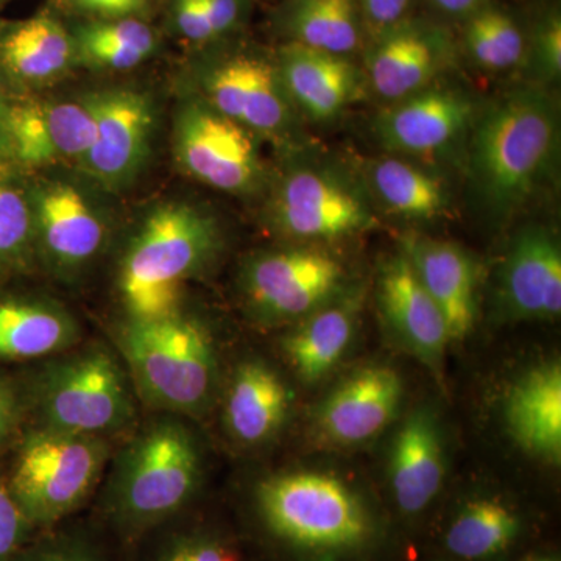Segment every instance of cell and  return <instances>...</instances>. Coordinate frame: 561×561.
I'll return each instance as SVG.
<instances>
[{"label":"cell","mask_w":561,"mask_h":561,"mask_svg":"<svg viewBox=\"0 0 561 561\" xmlns=\"http://www.w3.org/2000/svg\"><path fill=\"white\" fill-rule=\"evenodd\" d=\"M276 68L290 103L312 119H332L359 98L360 72L342 55L294 43L280 51Z\"/></svg>","instance_id":"d6986e66"},{"label":"cell","mask_w":561,"mask_h":561,"mask_svg":"<svg viewBox=\"0 0 561 561\" xmlns=\"http://www.w3.org/2000/svg\"><path fill=\"white\" fill-rule=\"evenodd\" d=\"M445 38L419 25H397L381 36L368 57L373 90L389 101L423 91L446 61Z\"/></svg>","instance_id":"7402d4cb"},{"label":"cell","mask_w":561,"mask_h":561,"mask_svg":"<svg viewBox=\"0 0 561 561\" xmlns=\"http://www.w3.org/2000/svg\"><path fill=\"white\" fill-rule=\"evenodd\" d=\"M256 502L271 534L302 551H354L373 535L364 502L331 476L291 472L265 479Z\"/></svg>","instance_id":"5b68a950"},{"label":"cell","mask_w":561,"mask_h":561,"mask_svg":"<svg viewBox=\"0 0 561 561\" xmlns=\"http://www.w3.org/2000/svg\"><path fill=\"white\" fill-rule=\"evenodd\" d=\"M289 391L278 375L261 362H247L232 376L225 398V423L245 445L268 440L289 411Z\"/></svg>","instance_id":"484cf974"},{"label":"cell","mask_w":561,"mask_h":561,"mask_svg":"<svg viewBox=\"0 0 561 561\" xmlns=\"http://www.w3.org/2000/svg\"><path fill=\"white\" fill-rule=\"evenodd\" d=\"M7 2H10V0H0V7L5 5Z\"/></svg>","instance_id":"bcb514c9"},{"label":"cell","mask_w":561,"mask_h":561,"mask_svg":"<svg viewBox=\"0 0 561 561\" xmlns=\"http://www.w3.org/2000/svg\"><path fill=\"white\" fill-rule=\"evenodd\" d=\"M535 58L542 76L556 79L561 70V21L557 14L546 18L535 33Z\"/></svg>","instance_id":"8d00e7d4"},{"label":"cell","mask_w":561,"mask_h":561,"mask_svg":"<svg viewBox=\"0 0 561 561\" xmlns=\"http://www.w3.org/2000/svg\"><path fill=\"white\" fill-rule=\"evenodd\" d=\"M287 27L294 43L309 49L346 57L359 46L356 0H298Z\"/></svg>","instance_id":"4dcf8cb0"},{"label":"cell","mask_w":561,"mask_h":561,"mask_svg":"<svg viewBox=\"0 0 561 561\" xmlns=\"http://www.w3.org/2000/svg\"><path fill=\"white\" fill-rule=\"evenodd\" d=\"M11 162L28 175L60 162L80 164L91 147L94 119L87 95L77 101H46L16 95L9 117Z\"/></svg>","instance_id":"5bb4252c"},{"label":"cell","mask_w":561,"mask_h":561,"mask_svg":"<svg viewBox=\"0 0 561 561\" xmlns=\"http://www.w3.org/2000/svg\"><path fill=\"white\" fill-rule=\"evenodd\" d=\"M121 351L133 379L150 404L197 412L216 382V353L208 332L180 312L153 320H128Z\"/></svg>","instance_id":"277c9868"},{"label":"cell","mask_w":561,"mask_h":561,"mask_svg":"<svg viewBox=\"0 0 561 561\" xmlns=\"http://www.w3.org/2000/svg\"><path fill=\"white\" fill-rule=\"evenodd\" d=\"M77 65L72 33L54 14L0 22V80L13 94H39Z\"/></svg>","instance_id":"9a60e30c"},{"label":"cell","mask_w":561,"mask_h":561,"mask_svg":"<svg viewBox=\"0 0 561 561\" xmlns=\"http://www.w3.org/2000/svg\"><path fill=\"white\" fill-rule=\"evenodd\" d=\"M0 22H2V21H0Z\"/></svg>","instance_id":"7dc6e473"},{"label":"cell","mask_w":561,"mask_h":561,"mask_svg":"<svg viewBox=\"0 0 561 561\" xmlns=\"http://www.w3.org/2000/svg\"><path fill=\"white\" fill-rule=\"evenodd\" d=\"M35 256L68 276L83 271L101 253L108 221L90 194L72 181L28 179Z\"/></svg>","instance_id":"8fae6325"},{"label":"cell","mask_w":561,"mask_h":561,"mask_svg":"<svg viewBox=\"0 0 561 561\" xmlns=\"http://www.w3.org/2000/svg\"><path fill=\"white\" fill-rule=\"evenodd\" d=\"M213 214L190 202H165L144 217L119 267V295L128 320L180 312L184 287L220 249Z\"/></svg>","instance_id":"6da1fadb"},{"label":"cell","mask_w":561,"mask_h":561,"mask_svg":"<svg viewBox=\"0 0 561 561\" xmlns=\"http://www.w3.org/2000/svg\"><path fill=\"white\" fill-rule=\"evenodd\" d=\"M559 119L551 95L526 88L491 106L472 136L470 168L490 213L508 216L529 202L557 150Z\"/></svg>","instance_id":"7a4b0ae2"},{"label":"cell","mask_w":561,"mask_h":561,"mask_svg":"<svg viewBox=\"0 0 561 561\" xmlns=\"http://www.w3.org/2000/svg\"><path fill=\"white\" fill-rule=\"evenodd\" d=\"M262 138L284 139L291 128V103L278 68L251 54L231 55L192 73L190 92Z\"/></svg>","instance_id":"30bf717a"},{"label":"cell","mask_w":561,"mask_h":561,"mask_svg":"<svg viewBox=\"0 0 561 561\" xmlns=\"http://www.w3.org/2000/svg\"><path fill=\"white\" fill-rule=\"evenodd\" d=\"M197 442L175 420H160L130 443L117 460L106 493L110 522L136 537L179 515L198 489Z\"/></svg>","instance_id":"3957f363"},{"label":"cell","mask_w":561,"mask_h":561,"mask_svg":"<svg viewBox=\"0 0 561 561\" xmlns=\"http://www.w3.org/2000/svg\"><path fill=\"white\" fill-rule=\"evenodd\" d=\"M505 421L513 440L537 459L561 460V367L545 362L524 373L505 400Z\"/></svg>","instance_id":"603a6c76"},{"label":"cell","mask_w":561,"mask_h":561,"mask_svg":"<svg viewBox=\"0 0 561 561\" xmlns=\"http://www.w3.org/2000/svg\"><path fill=\"white\" fill-rule=\"evenodd\" d=\"M35 260L27 175L0 169V276L20 273Z\"/></svg>","instance_id":"1f68e13d"},{"label":"cell","mask_w":561,"mask_h":561,"mask_svg":"<svg viewBox=\"0 0 561 561\" xmlns=\"http://www.w3.org/2000/svg\"><path fill=\"white\" fill-rule=\"evenodd\" d=\"M35 531L11 494L7 479H0V561H13L33 540Z\"/></svg>","instance_id":"d590c367"},{"label":"cell","mask_w":561,"mask_h":561,"mask_svg":"<svg viewBox=\"0 0 561 561\" xmlns=\"http://www.w3.org/2000/svg\"><path fill=\"white\" fill-rule=\"evenodd\" d=\"M79 339L76 320L39 298L0 297V359L25 360L69 348Z\"/></svg>","instance_id":"d4e9b609"},{"label":"cell","mask_w":561,"mask_h":561,"mask_svg":"<svg viewBox=\"0 0 561 561\" xmlns=\"http://www.w3.org/2000/svg\"><path fill=\"white\" fill-rule=\"evenodd\" d=\"M172 18L176 31L191 43H208L216 38L202 0H173Z\"/></svg>","instance_id":"74e56055"},{"label":"cell","mask_w":561,"mask_h":561,"mask_svg":"<svg viewBox=\"0 0 561 561\" xmlns=\"http://www.w3.org/2000/svg\"><path fill=\"white\" fill-rule=\"evenodd\" d=\"M13 561H103L94 542L81 534H55L32 540Z\"/></svg>","instance_id":"e575fe53"},{"label":"cell","mask_w":561,"mask_h":561,"mask_svg":"<svg viewBox=\"0 0 561 561\" xmlns=\"http://www.w3.org/2000/svg\"><path fill=\"white\" fill-rule=\"evenodd\" d=\"M66 3L92 20H124L139 18L149 9L151 0H65Z\"/></svg>","instance_id":"f35d334b"},{"label":"cell","mask_w":561,"mask_h":561,"mask_svg":"<svg viewBox=\"0 0 561 561\" xmlns=\"http://www.w3.org/2000/svg\"><path fill=\"white\" fill-rule=\"evenodd\" d=\"M72 33L77 62L90 69L130 70L154 54L157 33L139 18L92 20Z\"/></svg>","instance_id":"83f0119b"},{"label":"cell","mask_w":561,"mask_h":561,"mask_svg":"<svg viewBox=\"0 0 561 561\" xmlns=\"http://www.w3.org/2000/svg\"><path fill=\"white\" fill-rule=\"evenodd\" d=\"M94 136L79 168L103 190L130 187L149 161L157 108L147 92L114 87L88 92Z\"/></svg>","instance_id":"9c48e42d"},{"label":"cell","mask_w":561,"mask_h":561,"mask_svg":"<svg viewBox=\"0 0 561 561\" xmlns=\"http://www.w3.org/2000/svg\"><path fill=\"white\" fill-rule=\"evenodd\" d=\"M360 5L373 27L387 32L397 27L411 5V0H360Z\"/></svg>","instance_id":"ab89813d"},{"label":"cell","mask_w":561,"mask_h":561,"mask_svg":"<svg viewBox=\"0 0 561 561\" xmlns=\"http://www.w3.org/2000/svg\"><path fill=\"white\" fill-rule=\"evenodd\" d=\"M379 301L391 328L431 368H440L449 339L437 302L424 289L405 254L391 257L379 276Z\"/></svg>","instance_id":"e0dca14e"},{"label":"cell","mask_w":561,"mask_h":561,"mask_svg":"<svg viewBox=\"0 0 561 561\" xmlns=\"http://www.w3.org/2000/svg\"><path fill=\"white\" fill-rule=\"evenodd\" d=\"M519 534V519L497 501L468 502L449 526L446 546L461 560H485L511 548Z\"/></svg>","instance_id":"f546056e"},{"label":"cell","mask_w":561,"mask_h":561,"mask_svg":"<svg viewBox=\"0 0 561 561\" xmlns=\"http://www.w3.org/2000/svg\"><path fill=\"white\" fill-rule=\"evenodd\" d=\"M172 153L181 172L213 190L251 194L265 180L257 136L194 94L173 114Z\"/></svg>","instance_id":"ba28073f"},{"label":"cell","mask_w":561,"mask_h":561,"mask_svg":"<svg viewBox=\"0 0 561 561\" xmlns=\"http://www.w3.org/2000/svg\"><path fill=\"white\" fill-rule=\"evenodd\" d=\"M404 254L424 289L440 308L448 324L449 339L461 341L467 337L478 312V276L467 251L451 242L412 238L405 241Z\"/></svg>","instance_id":"44dd1931"},{"label":"cell","mask_w":561,"mask_h":561,"mask_svg":"<svg viewBox=\"0 0 561 561\" xmlns=\"http://www.w3.org/2000/svg\"><path fill=\"white\" fill-rule=\"evenodd\" d=\"M370 181L382 205L405 219H437L448 210L442 181L411 162L382 158L371 165Z\"/></svg>","instance_id":"f1b7e54d"},{"label":"cell","mask_w":561,"mask_h":561,"mask_svg":"<svg viewBox=\"0 0 561 561\" xmlns=\"http://www.w3.org/2000/svg\"><path fill=\"white\" fill-rule=\"evenodd\" d=\"M471 116V102L459 92L423 90L379 116L376 131L389 150L430 154L459 138Z\"/></svg>","instance_id":"ac0fdd59"},{"label":"cell","mask_w":561,"mask_h":561,"mask_svg":"<svg viewBox=\"0 0 561 561\" xmlns=\"http://www.w3.org/2000/svg\"><path fill=\"white\" fill-rule=\"evenodd\" d=\"M522 561H560L559 557L546 556V553H537V556H529Z\"/></svg>","instance_id":"f6af8a7d"},{"label":"cell","mask_w":561,"mask_h":561,"mask_svg":"<svg viewBox=\"0 0 561 561\" xmlns=\"http://www.w3.org/2000/svg\"><path fill=\"white\" fill-rule=\"evenodd\" d=\"M272 227L301 241H331L368 230L371 210L337 176L313 169L286 173L268 203Z\"/></svg>","instance_id":"7c38bea8"},{"label":"cell","mask_w":561,"mask_h":561,"mask_svg":"<svg viewBox=\"0 0 561 561\" xmlns=\"http://www.w3.org/2000/svg\"><path fill=\"white\" fill-rule=\"evenodd\" d=\"M14 98L16 94H13L0 80V169H11V171H14V168L11 162L9 117Z\"/></svg>","instance_id":"7bdbcfd3"},{"label":"cell","mask_w":561,"mask_h":561,"mask_svg":"<svg viewBox=\"0 0 561 561\" xmlns=\"http://www.w3.org/2000/svg\"><path fill=\"white\" fill-rule=\"evenodd\" d=\"M442 11L449 14H474L486 0H432Z\"/></svg>","instance_id":"ee69618b"},{"label":"cell","mask_w":561,"mask_h":561,"mask_svg":"<svg viewBox=\"0 0 561 561\" xmlns=\"http://www.w3.org/2000/svg\"><path fill=\"white\" fill-rule=\"evenodd\" d=\"M108 454L103 437L38 430L22 442L7 483L33 527L50 529L87 501Z\"/></svg>","instance_id":"8992f818"},{"label":"cell","mask_w":561,"mask_h":561,"mask_svg":"<svg viewBox=\"0 0 561 561\" xmlns=\"http://www.w3.org/2000/svg\"><path fill=\"white\" fill-rule=\"evenodd\" d=\"M202 3L216 38L230 32L241 20L243 0H202Z\"/></svg>","instance_id":"60d3db41"},{"label":"cell","mask_w":561,"mask_h":561,"mask_svg":"<svg viewBox=\"0 0 561 561\" xmlns=\"http://www.w3.org/2000/svg\"><path fill=\"white\" fill-rule=\"evenodd\" d=\"M341 262L320 250L289 249L253 257L243 272L251 308L267 320L309 316L341 287Z\"/></svg>","instance_id":"4fadbf2b"},{"label":"cell","mask_w":561,"mask_h":561,"mask_svg":"<svg viewBox=\"0 0 561 561\" xmlns=\"http://www.w3.org/2000/svg\"><path fill=\"white\" fill-rule=\"evenodd\" d=\"M505 302L518 319L553 320L561 312V251L545 228H529L505 262Z\"/></svg>","instance_id":"ffe728a7"},{"label":"cell","mask_w":561,"mask_h":561,"mask_svg":"<svg viewBox=\"0 0 561 561\" xmlns=\"http://www.w3.org/2000/svg\"><path fill=\"white\" fill-rule=\"evenodd\" d=\"M402 397L400 376L389 367L354 373L321 405V434L337 445L367 442L389 426Z\"/></svg>","instance_id":"2e32d148"},{"label":"cell","mask_w":561,"mask_h":561,"mask_svg":"<svg viewBox=\"0 0 561 561\" xmlns=\"http://www.w3.org/2000/svg\"><path fill=\"white\" fill-rule=\"evenodd\" d=\"M41 430L103 437L135 415L130 389L113 354L90 348L51 365L35 391Z\"/></svg>","instance_id":"52a82bcc"},{"label":"cell","mask_w":561,"mask_h":561,"mask_svg":"<svg viewBox=\"0 0 561 561\" xmlns=\"http://www.w3.org/2000/svg\"><path fill=\"white\" fill-rule=\"evenodd\" d=\"M18 416H20V402L16 391L9 382L0 379V448L9 442L16 430Z\"/></svg>","instance_id":"b9f144b4"},{"label":"cell","mask_w":561,"mask_h":561,"mask_svg":"<svg viewBox=\"0 0 561 561\" xmlns=\"http://www.w3.org/2000/svg\"><path fill=\"white\" fill-rule=\"evenodd\" d=\"M391 489L405 515H419L445 479L440 431L432 413L416 411L398 432L391 453Z\"/></svg>","instance_id":"cb8c5ba5"},{"label":"cell","mask_w":561,"mask_h":561,"mask_svg":"<svg viewBox=\"0 0 561 561\" xmlns=\"http://www.w3.org/2000/svg\"><path fill=\"white\" fill-rule=\"evenodd\" d=\"M465 41L472 60L491 70L515 68L526 50L518 25L501 10L476 11L465 31Z\"/></svg>","instance_id":"d6a6232c"},{"label":"cell","mask_w":561,"mask_h":561,"mask_svg":"<svg viewBox=\"0 0 561 561\" xmlns=\"http://www.w3.org/2000/svg\"><path fill=\"white\" fill-rule=\"evenodd\" d=\"M359 313V297L332 302L309 313L284 342L290 364L305 381H319L348 348Z\"/></svg>","instance_id":"4316f807"},{"label":"cell","mask_w":561,"mask_h":561,"mask_svg":"<svg viewBox=\"0 0 561 561\" xmlns=\"http://www.w3.org/2000/svg\"><path fill=\"white\" fill-rule=\"evenodd\" d=\"M154 561H241L230 542L203 530L180 531L161 546Z\"/></svg>","instance_id":"836d02e7"}]
</instances>
